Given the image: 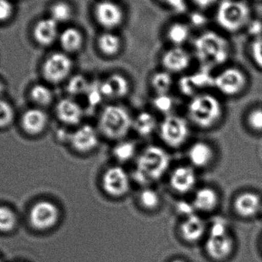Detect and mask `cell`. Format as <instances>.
<instances>
[{"label": "cell", "mask_w": 262, "mask_h": 262, "mask_svg": "<svg viewBox=\"0 0 262 262\" xmlns=\"http://www.w3.org/2000/svg\"><path fill=\"white\" fill-rule=\"evenodd\" d=\"M170 156L158 145L146 146L137 156L133 178L139 184L146 186L160 180L169 169Z\"/></svg>", "instance_id": "1"}, {"label": "cell", "mask_w": 262, "mask_h": 262, "mask_svg": "<svg viewBox=\"0 0 262 262\" xmlns=\"http://www.w3.org/2000/svg\"><path fill=\"white\" fill-rule=\"evenodd\" d=\"M194 52L203 68L209 70L211 68L225 64L232 51L227 38L215 31L209 30L195 38Z\"/></svg>", "instance_id": "2"}, {"label": "cell", "mask_w": 262, "mask_h": 262, "mask_svg": "<svg viewBox=\"0 0 262 262\" xmlns=\"http://www.w3.org/2000/svg\"><path fill=\"white\" fill-rule=\"evenodd\" d=\"M133 119L128 109L118 104L104 106L98 117L97 129L100 135L112 141L126 138L133 130Z\"/></svg>", "instance_id": "3"}, {"label": "cell", "mask_w": 262, "mask_h": 262, "mask_svg": "<svg viewBox=\"0 0 262 262\" xmlns=\"http://www.w3.org/2000/svg\"><path fill=\"white\" fill-rule=\"evenodd\" d=\"M223 114L221 101L216 96L207 92L197 94L188 103V118L198 128H212L218 124Z\"/></svg>", "instance_id": "4"}, {"label": "cell", "mask_w": 262, "mask_h": 262, "mask_svg": "<svg viewBox=\"0 0 262 262\" xmlns=\"http://www.w3.org/2000/svg\"><path fill=\"white\" fill-rule=\"evenodd\" d=\"M250 6L244 0H222L215 12V21L229 33L246 30L252 19Z\"/></svg>", "instance_id": "5"}, {"label": "cell", "mask_w": 262, "mask_h": 262, "mask_svg": "<svg viewBox=\"0 0 262 262\" xmlns=\"http://www.w3.org/2000/svg\"><path fill=\"white\" fill-rule=\"evenodd\" d=\"M157 130L162 142L172 149L183 146L190 135V127L187 120L173 114L164 117L159 124Z\"/></svg>", "instance_id": "6"}, {"label": "cell", "mask_w": 262, "mask_h": 262, "mask_svg": "<svg viewBox=\"0 0 262 262\" xmlns=\"http://www.w3.org/2000/svg\"><path fill=\"white\" fill-rule=\"evenodd\" d=\"M101 187L103 192L111 198H123L130 190V175L119 165L110 166L101 175Z\"/></svg>", "instance_id": "7"}, {"label": "cell", "mask_w": 262, "mask_h": 262, "mask_svg": "<svg viewBox=\"0 0 262 262\" xmlns=\"http://www.w3.org/2000/svg\"><path fill=\"white\" fill-rule=\"evenodd\" d=\"M73 61L66 52H55L48 57L42 67L46 81L52 84H60L69 80L72 75Z\"/></svg>", "instance_id": "8"}, {"label": "cell", "mask_w": 262, "mask_h": 262, "mask_svg": "<svg viewBox=\"0 0 262 262\" xmlns=\"http://www.w3.org/2000/svg\"><path fill=\"white\" fill-rule=\"evenodd\" d=\"M100 136L96 127L90 124H82L70 133L69 143L75 152L86 155L98 148Z\"/></svg>", "instance_id": "9"}, {"label": "cell", "mask_w": 262, "mask_h": 262, "mask_svg": "<svg viewBox=\"0 0 262 262\" xmlns=\"http://www.w3.org/2000/svg\"><path fill=\"white\" fill-rule=\"evenodd\" d=\"M246 84V75L237 68H226L214 76L213 87L226 96H235L241 93Z\"/></svg>", "instance_id": "10"}, {"label": "cell", "mask_w": 262, "mask_h": 262, "mask_svg": "<svg viewBox=\"0 0 262 262\" xmlns=\"http://www.w3.org/2000/svg\"><path fill=\"white\" fill-rule=\"evenodd\" d=\"M60 210L55 203L42 200L35 203L30 210L31 224L38 230L46 231L56 226L59 221Z\"/></svg>", "instance_id": "11"}, {"label": "cell", "mask_w": 262, "mask_h": 262, "mask_svg": "<svg viewBox=\"0 0 262 262\" xmlns=\"http://www.w3.org/2000/svg\"><path fill=\"white\" fill-rule=\"evenodd\" d=\"M95 18L100 26L107 31L119 27L124 19L122 8L112 0H102L95 6Z\"/></svg>", "instance_id": "12"}, {"label": "cell", "mask_w": 262, "mask_h": 262, "mask_svg": "<svg viewBox=\"0 0 262 262\" xmlns=\"http://www.w3.org/2000/svg\"><path fill=\"white\" fill-rule=\"evenodd\" d=\"M197 176L192 166L182 165L174 168L169 176V186L175 193L185 195L193 191Z\"/></svg>", "instance_id": "13"}, {"label": "cell", "mask_w": 262, "mask_h": 262, "mask_svg": "<svg viewBox=\"0 0 262 262\" xmlns=\"http://www.w3.org/2000/svg\"><path fill=\"white\" fill-rule=\"evenodd\" d=\"M100 89L104 99L116 101L130 94L131 84L125 75L115 72L100 81Z\"/></svg>", "instance_id": "14"}, {"label": "cell", "mask_w": 262, "mask_h": 262, "mask_svg": "<svg viewBox=\"0 0 262 262\" xmlns=\"http://www.w3.org/2000/svg\"><path fill=\"white\" fill-rule=\"evenodd\" d=\"M55 114L60 122L68 127L81 125L84 116V108L75 98L67 97L58 101Z\"/></svg>", "instance_id": "15"}, {"label": "cell", "mask_w": 262, "mask_h": 262, "mask_svg": "<svg viewBox=\"0 0 262 262\" xmlns=\"http://www.w3.org/2000/svg\"><path fill=\"white\" fill-rule=\"evenodd\" d=\"M213 80L214 76L211 75L209 69L203 68L192 75L182 77L178 82L179 89L183 95L191 98L200 93L199 90L210 86L213 87Z\"/></svg>", "instance_id": "16"}, {"label": "cell", "mask_w": 262, "mask_h": 262, "mask_svg": "<svg viewBox=\"0 0 262 262\" xmlns=\"http://www.w3.org/2000/svg\"><path fill=\"white\" fill-rule=\"evenodd\" d=\"M192 61L190 54L183 48L173 46L162 55L163 70L170 74L182 73L189 69Z\"/></svg>", "instance_id": "17"}, {"label": "cell", "mask_w": 262, "mask_h": 262, "mask_svg": "<svg viewBox=\"0 0 262 262\" xmlns=\"http://www.w3.org/2000/svg\"><path fill=\"white\" fill-rule=\"evenodd\" d=\"M215 152L213 148L206 141L194 142L187 150V158L194 169H205L212 163Z\"/></svg>", "instance_id": "18"}, {"label": "cell", "mask_w": 262, "mask_h": 262, "mask_svg": "<svg viewBox=\"0 0 262 262\" xmlns=\"http://www.w3.org/2000/svg\"><path fill=\"white\" fill-rule=\"evenodd\" d=\"M220 203L218 192L211 186H202L194 192L192 204L195 211L211 212L215 210Z\"/></svg>", "instance_id": "19"}, {"label": "cell", "mask_w": 262, "mask_h": 262, "mask_svg": "<svg viewBox=\"0 0 262 262\" xmlns=\"http://www.w3.org/2000/svg\"><path fill=\"white\" fill-rule=\"evenodd\" d=\"M234 207L237 213L242 217L250 218L255 216L261 210V199L255 192H243L235 199Z\"/></svg>", "instance_id": "20"}, {"label": "cell", "mask_w": 262, "mask_h": 262, "mask_svg": "<svg viewBox=\"0 0 262 262\" xmlns=\"http://www.w3.org/2000/svg\"><path fill=\"white\" fill-rule=\"evenodd\" d=\"M33 35L38 44L43 46H50L59 37L58 24L52 18L40 20L34 28Z\"/></svg>", "instance_id": "21"}, {"label": "cell", "mask_w": 262, "mask_h": 262, "mask_svg": "<svg viewBox=\"0 0 262 262\" xmlns=\"http://www.w3.org/2000/svg\"><path fill=\"white\" fill-rule=\"evenodd\" d=\"M49 118L41 109H29L23 115L21 126L23 130L30 135L41 134L47 127Z\"/></svg>", "instance_id": "22"}, {"label": "cell", "mask_w": 262, "mask_h": 262, "mask_svg": "<svg viewBox=\"0 0 262 262\" xmlns=\"http://www.w3.org/2000/svg\"><path fill=\"white\" fill-rule=\"evenodd\" d=\"M233 249V241L229 235L220 237L209 236L206 243V251L214 260L220 261L229 256Z\"/></svg>", "instance_id": "23"}, {"label": "cell", "mask_w": 262, "mask_h": 262, "mask_svg": "<svg viewBox=\"0 0 262 262\" xmlns=\"http://www.w3.org/2000/svg\"><path fill=\"white\" fill-rule=\"evenodd\" d=\"M206 232V224L196 214L186 217L180 226L182 237L189 243L199 241Z\"/></svg>", "instance_id": "24"}, {"label": "cell", "mask_w": 262, "mask_h": 262, "mask_svg": "<svg viewBox=\"0 0 262 262\" xmlns=\"http://www.w3.org/2000/svg\"><path fill=\"white\" fill-rule=\"evenodd\" d=\"M155 115L147 111L139 112L133 119V130L141 137H148L158 130Z\"/></svg>", "instance_id": "25"}, {"label": "cell", "mask_w": 262, "mask_h": 262, "mask_svg": "<svg viewBox=\"0 0 262 262\" xmlns=\"http://www.w3.org/2000/svg\"><path fill=\"white\" fill-rule=\"evenodd\" d=\"M60 45L66 53H76L84 46V35L75 27L66 28L58 37Z\"/></svg>", "instance_id": "26"}, {"label": "cell", "mask_w": 262, "mask_h": 262, "mask_svg": "<svg viewBox=\"0 0 262 262\" xmlns=\"http://www.w3.org/2000/svg\"><path fill=\"white\" fill-rule=\"evenodd\" d=\"M98 47L103 55L107 58H113L121 52L122 42L117 34L107 31L98 37Z\"/></svg>", "instance_id": "27"}, {"label": "cell", "mask_w": 262, "mask_h": 262, "mask_svg": "<svg viewBox=\"0 0 262 262\" xmlns=\"http://www.w3.org/2000/svg\"><path fill=\"white\" fill-rule=\"evenodd\" d=\"M173 84L172 74L165 70L154 72L149 78V85L155 95L169 94Z\"/></svg>", "instance_id": "28"}, {"label": "cell", "mask_w": 262, "mask_h": 262, "mask_svg": "<svg viewBox=\"0 0 262 262\" xmlns=\"http://www.w3.org/2000/svg\"><path fill=\"white\" fill-rule=\"evenodd\" d=\"M137 145L135 143L124 139L116 142L112 149L113 158L119 163H127L137 155Z\"/></svg>", "instance_id": "29"}, {"label": "cell", "mask_w": 262, "mask_h": 262, "mask_svg": "<svg viewBox=\"0 0 262 262\" xmlns=\"http://www.w3.org/2000/svg\"><path fill=\"white\" fill-rule=\"evenodd\" d=\"M190 33V29L187 24L177 21L172 23L168 28L166 36L173 46L182 47L189 39Z\"/></svg>", "instance_id": "30"}, {"label": "cell", "mask_w": 262, "mask_h": 262, "mask_svg": "<svg viewBox=\"0 0 262 262\" xmlns=\"http://www.w3.org/2000/svg\"><path fill=\"white\" fill-rule=\"evenodd\" d=\"M90 81L84 75L81 74L72 75L68 80L66 91L69 97L74 98L75 96L85 95L90 87Z\"/></svg>", "instance_id": "31"}, {"label": "cell", "mask_w": 262, "mask_h": 262, "mask_svg": "<svg viewBox=\"0 0 262 262\" xmlns=\"http://www.w3.org/2000/svg\"><path fill=\"white\" fill-rule=\"evenodd\" d=\"M137 200L140 206L147 211L155 210L161 203V197L159 192L146 186L139 192Z\"/></svg>", "instance_id": "32"}, {"label": "cell", "mask_w": 262, "mask_h": 262, "mask_svg": "<svg viewBox=\"0 0 262 262\" xmlns=\"http://www.w3.org/2000/svg\"><path fill=\"white\" fill-rule=\"evenodd\" d=\"M50 18L58 24L69 21L73 15L72 6L64 1H58L52 5L50 9Z\"/></svg>", "instance_id": "33"}, {"label": "cell", "mask_w": 262, "mask_h": 262, "mask_svg": "<svg viewBox=\"0 0 262 262\" xmlns=\"http://www.w3.org/2000/svg\"><path fill=\"white\" fill-rule=\"evenodd\" d=\"M31 98L34 103L45 107L49 105L53 101V93L49 87L44 84H36L30 92Z\"/></svg>", "instance_id": "34"}, {"label": "cell", "mask_w": 262, "mask_h": 262, "mask_svg": "<svg viewBox=\"0 0 262 262\" xmlns=\"http://www.w3.org/2000/svg\"><path fill=\"white\" fill-rule=\"evenodd\" d=\"M152 104L157 112L166 116L172 114L171 112L175 105V101L169 94L155 95L152 101Z\"/></svg>", "instance_id": "35"}, {"label": "cell", "mask_w": 262, "mask_h": 262, "mask_svg": "<svg viewBox=\"0 0 262 262\" xmlns=\"http://www.w3.org/2000/svg\"><path fill=\"white\" fill-rule=\"evenodd\" d=\"M17 217L7 206H0V232H8L15 229Z\"/></svg>", "instance_id": "36"}, {"label": "cell", "mask_w": 262, "mask_h": 262, "mask_svg": "<svg viewBox=\"0 0 262 262\" xmlns=\"http://www.w3.org/2000/svg\"><path fill=\"white\" fill-rule=\"evenodd\" d=\"M13 107L8 101L0 98V128L9 127L14 120Z\"/></svg>", "instance_id": "37"}, {"label": "cell", "mask_w": 262, "mask_h": 262, "mask_svg": "<svg viewBox=\"0 0 262 262\" xmlns=\"http://www.w3.org/2000/svg\"><path fill=\"white\" fill-rule=\"evenodd\" d=\"M249 54L254 63L262 70V35L252 38L249 44Z\"/></svg>", "instance_id": "38"}, {"label": "cell", "mask_w": 262, "mask_h": 262, "mask_svg": "<svg viewBox=\"0 0 262 262\" xmlns=\"http://www.w3.org/2000/svg\"><path fill=\"white\" fill-rule=\"evenodd\" d=\"M85 96L91 107H96L101 104L104 98L100 89V81H97L95 84L91 82L90 87L85 94Z\"/></svg>", "instance_id": "39"}, {"label": "cell", "mask_w": 262, "mask_h": 262, "mask_svg": "<svg viewBox=\"0 0 262 262\" xmlns=\"http://www.w3.org/2000/svg\"><path fill=\"white\" fill-rule=\"evenodd\" d=\"M248 123L251 128L254 130L262 131V108L252 110L248 116Z\"/></svg>", "instance_id": "40"}, {"label": "cell", "mask_w": 262, "mask_h": 262, "mask_svg": "<svg viewBox=\"0 0 262 262\" xmlns=\"http://www.w3.org/2000/svg\"><path fill=\"white\" fill-rule=\"evenodd\" d=\"M227 230V224L225 220L223 219H216L211 225L209 236L220 237L228 235Z\"/></svg>", "instance_id": "41"}, {"label": "cell", "mask_w": 262, "mask_h": 262, "mask_svg": "<svg viewBox=\"0 0 262 262\" xmlns=\"http://www.w3.org/2000/svg\"><path fill=\"white\" fill-rule=\"evenodd\" d=\"M13 13V6L9 0H0V21H6Z\"/></svg>", "instance_id": "42"}, {"label": "cell", "mask_w": 262, "mask_h": 262, "mask_svg": "<svg viewBox=\"0 0 262 262\" xmlns=\"http://www.w3.org/2000/svg\"><path fill=\"white\" fill-rule=\"evenodd\" d=\"M246 30L252 35V38L261 36L262 21L259 19H254V18H252L249 26H248Z\"/></svg>", "instance_id": "43"}, {"label": "cell", "mask_w": 262, "mask_h": 262, "mask_svg": "<svg viewBox=\"0 0 262 262\" xmlns=\"http://www.w3.org/2000/svg\"><path fill=\"white\" fill-rule=\"evenodd\" d=\"M177 210L178 213L184 216L185 218L193 215V214H195V211L193 206H192V203H186V202L183 201L180 202V203L177 205Z\"/></svg>", "instance_id": "44"}, {"label": "cell", "mask_w": 262, "mask_h": 262, "mask_svg": "<svg viewBox=\"0 0 262 262\" xmlns=\"http://www.w3.org/2000/svg\"><path fill=\"white\" fill-rule=\"evenodd\" d=\"M218 0H192L194 4L202 9H207L213 6Z\"/></svg>", "instance_id": "45"}, {"label": "cell", "mask_w": 262, "mask_h": 262, "mask_svg": "<svg viewBox=\"0 0 262 262\" xmlns=\"http://www.w3.org/2000/svg\"><path fill=\"white\" fill-rule=\"evenodd\" d=\"M191 21L194 26H201L206 23V18L203 14L194 13L191 16Z\"/></svg>", "instance_id": "46"}, {"label": "cell", "mask_w": 262, "mask_h": 262, "mask_svg": "<svg viewBox=\"0 0 262 262\" xmlns=\"http://www.w3.org/2000/svg\"><path fill=\"white\" fill-rule=\"evenodd\" d=\"M5 91V85L3 84V81L0 80V95L4 92Z\"/></svg>", "instance_id": "47"}, {"label": "cell", "mask_w": 262, "mask_h": 262, "mask_svg": "<svg viewBox=\"0 0 262 262\" xmlns=\"http://www.w3.org/2000/svg\"><path fill=\"white\" fill-rule=\"evenodd\" d=\"M159 1L161 2V3H164V4H166L169 0H159Z\"/></svg>", "instance_id": "48"}, {"label": "cell", "mask_w": 262, "mask_h": 262, "mask_svg": "<svg viewBox=\"0 0 262 262\" xmlns=\"http://www.w3.org/2000/svg\"><path fill=\"white\" fill-rule=\"evenodd\" d=\"M171 262H186V261H183V260L176 259V260H173V261H171Z\"/></svg>", "instance_id": "49"}, {"label": "cell", "mask_w": 262, "mask_h": 262, "mask_svg": "<svg viewBox=\"0 0 262 262\" xmlns=\"http://www.w3.org/2000/svg\"><path fill=\"white\" fill-rule=\"evenodd\" d=\"M255 1L259 2V1H262V0H255Z\"/></svg>", "instance_id": "50"}, {"label": "cell", "mask_w": 262, "mask_h": 262, "mask_svg": "<svg viewBox=\"0 0 262 262\" xmlns=\"http://www.w3.org/2000/svg\"><path fill=\"white\" fill-rule=\"evenodd\" d=\"M0 262H2L1 260H0Z\"/></svg>", "instance_id": "51"}, {"label": "cell", "mask_w": 262, "mask_h": 262, "mask_svg": "<svg viewBox=\"0 0 262 262\" xmlns=\"http://www.w3.org/2000/svg\"><path fill=\"white\" fill-rule=\"evenodd\" d=\"M261 212H262V209H261Z\"/></svg>", "instance_id": "52"}]
</instances>
